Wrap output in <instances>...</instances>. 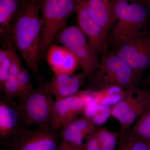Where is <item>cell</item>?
Wrapping results in <instances>:
<instances>
[{"mask_svg": "<svg viewBox=\"0 0 150 150\" xmlns=\"http://www.w3.org/2000/svg\"><path fill=\"white\" fill-rule=\"evenodd\" d=\"M150 96V89L134 86L126 89L123 98L111 107V115L119 121L121 126L119 138L144 113Z\"/></svg>", "mask_w": 150, "mask_h": 150, "instance_id": "cell-7", "label": "cell"}, {"mask_svg": "<svg viewBox=\"0 0 150 150\" xmlns=\"http://www.w3.org/2000/svg\"><path fill=\"white\" fill-rule=\"evenodd\" d=\"M97 128L91 120L82 115L62 128L60 136L62 141L69 143L78 150H83L84 140Z\"/></svg>", "mask_w": 150, "mask_h": 150, "instance_id": "cell-13", "label": "cell"}, {"mask_svg": "<svg viewBox=\"0 0 150 150\" xmlns=\"http://www.w3.org/2000/svg\"><path fill=\"white\" fill-rule=\"evenodd\" d=\"M150 112V96L149 98V100H148V102L147 105L146 107V109L144 113H146L148 112ZM143 113V114H144Z\"/></svg>", "mask_w": 150, "mask_h": 150, "instance_id": "cell-28", "label": "cell"}, {"mask_svg": "<svg viewBox=\"0 0 150 150\" xmlns=\"http://www.w3.org/2000/svg\"><path fill=\"white\" fill-rule=\"evenodd\" d=\"M101 146V150H115L119 134L106 128H97L95 131Z\"/></svg>", "mask_w": 150, "mask_h": 150, "instance_id": "cell-21", "label": "cell"}, {"mask_svg": "<svg viewBox=\"0 0 150 150\" xmlns=\"http://www.w3.org/2000/svg\"><path fill=\"white\" fill-rule=\"evenodd\" d=\"M92 91H79L72 96L55 100L51 127L57 131L77 118L82 114Z\"/></svg>", "mask_w": 150, "mask_h": 150, "instance_id": "cell-10", "label": "cell"}, {"mask_svg": "<svg viewBox=\"0 0 150 150\" xmlns=\"http://www.w3.org/2000/svg\"><path fill=\"white\" fill-rule=\"evenodd\" d=\"M6 46L9 51L11 65L8 77L0 90L6 97L16 98L18 93L19 74L23 67L16 51L11 44L8 43Z\"/></svg>", "mask_w": 150, "mask_h": 150, "instance_id": "cell-17", "label": "cell"}, {"mask_svg": "<svg viewBox=\"0 0 150 150\" xmlns=\"http://www.w3.org/2000/svg\"><path fill=\"white\" fill-rule=\"evenodd\" d=\"M18 85V93L16 98L18 101L27 96L32 92L34 89L29 74L27 70L23 67L19 74Z\"/></svg>", "mask_w": 150, "mask_h": 150, "instance_id": "cell-23", "label": "cell"}, {"mask_svg": "<svg viewBox=\"0 0 150 150\" xmlns=\"http://www.w3.org/2000/svg\"><path fill=\"white\" fill-rule=\"evenodd\" d=\"M140 78L150 69V34L143 30L127 38L114 51Z\"/></svg>", "mask_w": 150, "mask_h": 150, "instance_id": "cell-9", "label": "cell"}, {"mask_svg": "<svg viewBox=\"0 0 150 150\" xmlns=\"http://www.w3.org/2000/svg\"><path fill=\"white\" fill-rule=\"evenodd\" d=\"M89 79L98 90L112 86L130 88L136 85L139 78L126 62L113 52L103 54L100 65Z\"/></svg>", "mask_w": 150, "mask_h": 150, "instance_id": "cell-4", "label": "cell"}, {"mask_svg": "<svg viewBox=\"0 0 150 150\" xmlns=\"http://www.w3.org/2000/svg\"><path fill=\"white\" fill-rule=\"evenodd\" d=\"M126 89L116 86H110L98 90V91H92L94 100L98 104L110 106L119 102L122 98Z\"/></svg>", "mask_w": 150, "mask_h": 150, "instance_id": "cell-19", "label": "cell"}, {"mask_svg": "<svg viewBox=\"0 0 150 150\" xmlns=\"http://www.w3.org/2000/svg\"><path fill=\"white\" fill-rule=\"evenodd\" d=\"M55 38L58 43H62L74 55L86 78L98 69L100 65L98 54L91 46L79 27L76 25L65 27Z\"/></svg>", "mask_w": 150, "mask_h": 150, "instance_id": "cell-6", "label": "cell"}, {"mask_svg": "<svg viewBox=\"0 0 150 150\" xmlns=\"http://www.w3.org/2000/svg\"><path fill=\"white\" fill-rule=\"evenodd\" d=\"M32 130L25 126L18 103L1 92L0 97V139L11 148Z\"/></svg>", "mask_w": 150, "mask_h": 150, "instance_id": "cell-8", "label": "cell"}, {"mask_svg": "<svg viewBox=\"0 0 150 150\" xmlns=\"http://www.w3.org/2000/svg\"><path fill=\"white\" fill-rule=\"evenodd\" d=\"M76 13L79 27L88 37L89 43L97 53H107L108 35L91 15L86 1L77 0Z\"/></svg>", "mask_w": 150, "mask_h": 150, "instance_id": "cell-11", "label": "cell"}, {"mask_svg": "<svg viewBox=\"0 0 150 150\" xmlns=\"http://www.w3.org/2000/svg\"><path fill=\"white\" fill-rule=\"evenodd\" d=\"M144 1L146 4L150 13V0H144Z\"/></svg>", "mask_w": 150, "mask_h": 150, "instance_id": "cell-30", "label": "cell"}, {"mask_svg": "<svg viewBox=\"0 0 150 150\" xmlns=\"http://www.w3.org/2000/svg\"><path fill=\"white\" fill-rule=\"evenodd\" d=\"M128 130L122 137L115 150H150V143Z\"/></svg>", "mask_w": 150, "mask_h": 150, "instance_id": "cell-20", "label": "cell"}, {"mask_svg": "<svg viewBox=\"0 0 150 150\" xmlns=\"http://www.w3.org/2000/svg\"><path fill=\"white\" fill-rule=\"evenodd\" d=\"M38 85L31 93L18 101L24 125L27 127H51L55 100L49 91L46 81L38 77Z\"/></svg>", "mask_w": 150, "mask_h": 150, "instance_id": "cell-3", "label": "cell"}, {"mask_svg": "<svg viewBox=\"0 0 150 150\" xmlns=\"http://www.w3.org/2000/svg\"><path fill=\"white\" fill-rule=\"evenodd\" d=\"M111 107L98 104L96 113L91 121L96 126H100L105 123L111 115Z\"/></svg>", "mask_w": 150, "mask_h": 150, "instance_id": "cell-25", "label": "cell"}, {"mask_svg": "<svg viewBox=\"0 0 150 150\" xmlns=\"http://www.w3.org/2000/svg\"><path fill=\"white\" fill-rule=\"evenodd\" d=\"M112 6L117 22L111 40L117 46L142 32L147 23L150 11L144 0H113Z\"/></svg>", "mask_w": 150, "mask_h": 150, "instance_id": "cell-2", "label": "cell"}, {"mask_svg": "<svg viewBox=\"0 0 150 150\" xmlns=\"http://www.w3.org/2000/svg\"><path fill=\"white\" fill-rule=\"evenodd\" d=\"M43 21L40 0H21L6 43L9 42L21 56L33 72L38 73Z\"/></svg>", "mask_w": 150, "mask_h": 150, "instance_id": "cell-1", "label": "cell"}, {"mask_svg": "<svg viewBox=\"0 0 150 150\" xmlns=\"http://www.w3.org/2000/svg\"><path fill=\"white\" fill-rule=\"evenodd\" d=\"M146 82H145V83L148 85H150V73L148 75V76L146 79Z\"/></svg>", "mask_w": 150, "mask_h": 150, "instance_id": "cell-29", "label": "cell"}, {"mask_svg": "<svg viewBox=\"0 0 150 150\" xmlns=\"http://www.w3.org/2000/svg\"><path fill=\"white\" fill-rule=\"evenodd\" d=\"M20 3L21 0H0V33L6 42Z\"/></svg>", "mask_w": 150, "mask_h": 150, "instance_id": "cell-18", "label": "cell"}, {"mask_svg": "<svg viewBox=\"0 0 150 150\" xmlns=\"http://www.w3.org/2000/svg\"><path fill=\"white\" fill-rule=\"evenodd\" d=\"M57 150H78L69 143L62 141L60 142Z\"/></svg>", "mask_w": 150, "mask_h": 150, "instance_id": "cell-27", "label": "cell"}, {"mask_svg": "<svg viewBox=\"0 0 150 150\" xmlns=\"http://www.w3.org/2000/svg\"><path fill=\"white\" fill-rule=\"evenodd\" d=\"M83 150H101V146L95 132L87 138Z\"/></svg>", "mask_w": 150, "mask_h": 150, "instance_id": "cell-26", "label": "cell"}, {"mask_svg": "<svg viewBox=\"0 0 150 150\" xmlns=\"http://www.w3.org/2000/svg\"><path fill=\"white\" fill-rule=\"evenodd\" d=\"M46 52L47 62L54 74H73L80 66L74 55L64 46L52 43Z\"/></svg>", "mask_w": 150, "mask_h": 150, "instance_id": "cell-14", "label": "cell"}, {"mask_svg": "<svg viewBox=\"0 0 150 150\" xmlns=\"http://www.w3.org/2000/svg\"><path fill=\"white\" fill-rule=\"evenodd\" d=\"M59 137L51 127H39L20 140L12 150H57Z\"/></svg>", "mask_w": 150, "mask_h": 150, "instance_id": "cell-12", "label": "cell"}, {"mask_svg": "<svg viewBox=\"0 0 150 150\" xmlns=\"http://www.w3.org/2000/svg\"><path fill=\"white\" fill-rule=\"evenodd\" d=\"M86 76L83 72L73 74H54L46 84L56 100L63 99L77 93Z\"/></svg>", "mask_w": 150, "mask_h": 150, "instance_id": "cell-15", "label": "cell"}, {"mask_svg": "<svg viewBox=\"0 0 150 150\" xmlns=\"http://www.w3.org/2000/svg\"><path fill=\"white\" fill-rule=\"evenodd\" d=\"M83 1H88V0H83Z\"/></svg>", "mask_w": 150, "mask_h": 150, "instance_id": "cell-31", "label": "cell"}, {"mask_svg": "<svg viewBox=\"0 0 150 150\" xmlns=\"http://www.w3.org/2000/svg\"><path fill=\"white\" fill-rule=\"evenodd\" d=\"M113 0H88L87 7L93 18L106 34L116 21L112 2Z\"/></svg>", "mask_w": 150, "mask_h": 150, "instance_id": "cell-16", "label": "cell"}, {"mask_svg": "<svg viewBox=\"0 0 150 150\" xmlns=\"http://www.w3.org/2000/svg\"><path fill=\"white\" fill-rule=\"evenodd\" d=\"M77 0H40L43 21L40 56L47 52L56 35L66 27L67 20L76 13Z\"/></svg>", "mask_w": 150, "mask_h": 150, "instance_id": "cell-5", "label": "cell"}, {"mask_svg": "<svg viewBox=\"0 0 150 150\" xmlns=\"http://www.w3.org/2000/svg\"><path fill=\"white\" fill-rule=\"evenodd\" d=\"M11 60L8 48L0 50V88L6 81L10 71Z\"/></svg>", "mask_w": 150, "mask_h": 150, "instance_id": "cell-24", "label": "cell"}, {"mask_svg": "<svg viewBox=\"0 0 150 150\" xmlns=\"http://www.w3.org/2000/svg\"></svg>", "mask_w": 150, "mask_h": 150, "instance_id": "cell-32", "label": "cell"}, {"mask_svg": "<svg viewBox=\"0 0 150 150\" xmlns=\"http://www.w3.org/2000/svg\"><path fill=\"white\" fill-rule=\"evenodd\" d=\"M132 131L139 138L150 143V112L142 114Z\"/></svg>", "mask_w": 150, "mask_h": 150, "instance_id": "cell-22", "label": "cell"}]
</instances>
